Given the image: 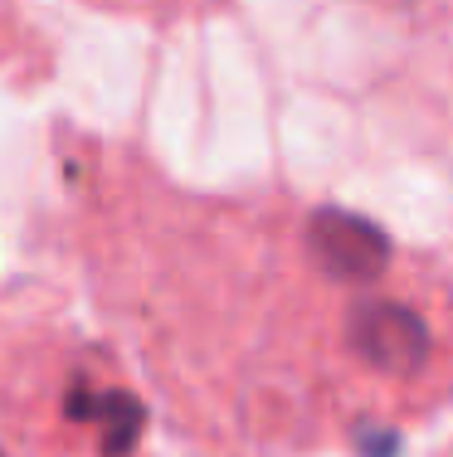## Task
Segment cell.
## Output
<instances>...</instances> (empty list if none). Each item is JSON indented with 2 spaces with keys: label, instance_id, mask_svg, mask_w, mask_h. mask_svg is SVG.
<instances>
[{
  "label": "cell",
  "instance_id": "6da1fadb",
  "mask_svg": "<svg viewBox=\"0 0 453 457\" xmlns=\"http://www.w3.org/2000/svg\"><path fill=\"white\" fill-rule=\"evenodd\" d=\"M347 345L371 375L381 379H419L429 370V355H434V336H429V321L419 317L409 302L395 297H365L351 302L347 317Z\"/></svg>",
  "mask_w": 453,
  "mask_h": 457
},
{
  "label": "cell",
  "instance_id": "7a4b0ae2",
  "mask_svg": "<svg viewBox=\"0 0 453 457\" xmlns=\"http://www.w3.org/2000/svg\"><path fill=\"white\" fill-rule=\"evenodd\" d=\"M312 253L322 258V268H331L337 278H381L390 263V244L375 224L356 220V214H317L312 220Z\"/></svg>",
  "mask_w": 453,
  "mask_h": 457
}]
</instances>
